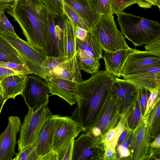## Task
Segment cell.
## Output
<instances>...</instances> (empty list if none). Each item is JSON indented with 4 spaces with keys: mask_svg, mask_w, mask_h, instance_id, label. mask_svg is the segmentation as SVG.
Wrapping results in <instances>:
<instances>
[{
    "mask_svg": "<svg viewBox=\"0 0 160 160\" xmlns=\"http://www.w3.org/2000/svg\"><path fill=\"white\" fill-rule=\"evenodd\" d=\"M160 66V57L146 51L138 50L128 57L121 76L123 77L152 67Z\"/></svg>",
    "mask_w": 160,
    "mask_h": 160,
    "instance_id": "cell-13",
    "label": "cell"
},
{
    "mask_svg": "<svg viewBox=\"0 0 160 160\" xmlns=\"http://www.w3.org/2000/svg\"><path fill=\"white\" fill-rule=\"evenodd\" d=\"M0 66L14 70L19 73L22 75H28L33 74L25 63L0 61Z\"/></svg>",
    "mask_w": 160,
    "mask_h": 160,
    "instance_id": "cell-36",
    "label": "cell"
},
{
    "mask_svg": "<svg viewBox=\"0 0 160 160\" xmlns=\"http://www.w3.org/2000/svg\"><path fill=\"white\" fill-rule=\"evenodd\" d=\"M4 12V11L0 10V32H7L16 34L14 31V27L6 16Z\"/></svg>",
    "mask_w": 160,
    "mask_h": 160,
    "instance_id": "cell-39",
    "label": "cell"
},
{
    "mask_svg": "<svg viewBox=\"0 0 160 160\" xmlns=\"http://www.w3.org/2000/svg\"><path fill=\"white\" fill-rule=\"evenodd\" d=\"M88 32L104 51L112 52L130 48L117 28L111 13L101 15Z\"/></svg>",
    "mask_w": 160,
    "mask_h": 160,
    "instance_id": "cell-4",
    "label": "cell"
},
{
    "mask_svg": "<svg viewBox=\"0 0 160 160\" xmlns=\"http://www.w3.org/2000/svg\"><path fill=\"white\" fill-rule=\"evenodd\" d=\"M6 101L4 100L0 101V114L2 107Z\"/></svg>",
    "mask_w": 160,
    "mask_h": 160,
    "instance_id": "cell-53",
    "label": "cell"
},
{
    "mask_svg": "<svg viewBox=\"0 0 160 160\" xmlns=\"http://www.w3.org/2000/svg\"><path fill=\"white\" fill-rule=\"evenodd\" d=\"M55 132L52 150L57 156L81 132L78 124L70 117L53 115Z\"/></svg>",
    "mask_w": 160,
    "mask_h": 160,
    "instance_id": "cell-7",
    "label": "cell"
},
{
    "mask_svg": "<svg viewBox=\"0 0 160 160\" xmlns=\"http://www.w3.org/2000/svg\"><path fill=\"white\" fill-rule=\"evenodd\" d=\"M66 15L55 17L48 13V31L42 51L46 56L64 57L63 27Z\"/></svg>",
    "mask_w": 160,
    "mask_h": 160,
    "instance_id": "cell-9",
    "label": "cell"
},
{
    "mask_svg": "<svg viewBox=\"0 0 160 160\" xmlns=\"http://www.w3.org/2000/svg\"><path fill=\"white\" fill-rule=\"evenodd\" d=\"M126 125L124 117L122 116L118 124L110 129L104 136L105 138L102 141L105 147H109L116 151L118 140L121 134L126 128Z\"/></svg>",
    "mask_w": 160,
    "mask_h": 160,
    "instance_id": "cell-26",
    "label": "cell"
},
{
    "mask_svg": "<svg viewBox=\"0 0 160 160\" xmlns=\"http://www.w3.org/2000/svg\"><path fill=\"white\" fill-rule=\"evenodd\" d=\"M42 79L35 74L27 76L22 95L28 108L37 109L48 105L49 90L47 83Z\"/></svg>",
    "mask_w": 160,
    "mask_h": 160,
    "instance_id": "cell-8",
    "label": "cell"
},
{
    "mask_svg": "<svg viewBox=\"0 0 160 160\" xmlns=\"http://www.w3.org/2000/svg\"><path fill=\"white\" fill-rule=\"evenodd\" d=\"M15 0H0V10L8 12L10 11Z\"/></svg>",
    "mask_w": 160,
    "mask_h": 160,
    "instance_id": "cell-45",
    "label": "cell"
},
{
    "mask_svg": "<svg viewBox=\"0 0 160 160\" xmlns=\"http://www.w3.org/2000/svg\"><path fill=\"white\" fill-rule=\"evenodd\" d=\"M153 3L154 6H157L158 8H160V0H151Z\"/></svg>",
    "mask_w": 160,
    "mask_h": 160,
    "instance_id": "cell-52",
    "label": "cell"
},
{
    "mask_svg": "<svg viewBox=\"0 0 160 160\" xmlns=\"http://www.w3.org/2000/svg\"><path fill=\"white\" fill-rule=\"evenodd\" d=\"M137 50L130 48L112 52L104 51L102 58L106 70L114 77H120L121 73L128 57Z\"/></svg>",
    "mask_w": 160,
    "mask_h": 160,
    "instance_id": "cell-19",
    "label": "cell"
},
{
    "mask_svg": "<svg viewBox=\"0 0 160 160\" xmlns=\"http://www.w3.org/2000/svg\"><path fill=\"white\" fill-rule=\"evenodd\" d=\"M117 15L121 32L135 47L160 39L159 22L123 12Z\"/></svg>",
    "mask_w": 160,
    "mask_h": 160,
    "instance_id": "cell-3",
    "label": "cell"
},
{
    "mask_svg": "<svg viewBox=\"0 0 160 160\" xmlns=\"http://www.w3.org/2000/svg\"><path fill=\"white\" fill-rule=\"evenodd\" d=\"M148 114L142 118L138 126V130L131 151L132 160H142L147 156L150 143L148 127Z\"/></svg>",
    "mask_w": 160,
    "mask_h": 160,
    "instance_id": "cell-14",
    "label": "cell"
},
{
    "mask_svg": "<svg viewBox=\"0 0 160 160\" xmlns=\"http://www.w3.org/2000/svg\"><path fill=\"white\" fill-rule=\"evenodd\" d=\"M63 4L64 14L71 19L75 25L86 30L88 32L86 24L80 16L70 6L63 1Z\"/></svg>",
    "mask_w": 160,
    "mask_h": 160,
    "instance_id": "cell-35",
    "label": "cell"
},
{
    "mask_svg": "<svg viewBox=\"0 0 160 160\" xmlns=\"http://www.w3.org/2000/svg\"><path fill=\"white\" fill-rule=\"evenodd\" d=\"M151 94L150 90L139 87L138 98L142 118L144 116L147 102Z\"/></svg>",
    "mask_w": 160,
    "mask_h": 160,
    "instance_id": "cell-38",
    "label": "cell"
},
{
    "mask_svg": "<svg viewBox=\"0 0 160 160\" xmlns=\"http://www.w3.org/2000/svg\"><path fill=\"white\" fill-rule=\"evenodd\" d=\"M76 50L82 70L92 74L99 71V60L92 57L81 49L78 48Z\"/></svg>",
    "mask_w": 160,
    "mask_h": 160,
    "instance_id": "cell-25",
    "label": "cell"
},
{
    "mask_svg": "<svg viewBox=\"0 0 160 160\" xmlns=\"http://www.w3.org/2000/svg\"><path fill=\"white\" fill-rule=\"evenodd\" d=\"M138 5L141 8H150L152 6H154L151 0H139Z\"/></svg>",
    "mask_w": 160,
    "mask_h": 160,
    "instance_id": "cell-50",
    "label": "cell"
},
{
    "mask_svg": "<svg viewBox=\"0 0 160 160\" xmlns=\"http://www.w3.org/2000/svg\"><path fill=\"white\" fill-rule=\"evenodd\" d=\"M127 127L131 131L140 124L142 118L138 96L124 116Z\"/></svg>",
    "mask_w": 160,
    "mask_h": 160,
    "instance_id": "cell-27",
    "label": "cell"
},
{
    "mask_svg": "<svg viewBox=\"0 0 160 160\" xmlns=\"http://www.w3.org/2000/svg\"><path fill=\"white\" fill-rule=\"evenodd\" d=\"M150 147L153 148H160V135H158L155 140L152 143H150Z\"/></svg>",
    "mask_w": 160,
    "mask_h": 160,
    "instance_id": "cell-51",
    "label": "cell"
},
{
    "mask_svg": "<svg viewBox=\"0 0 160 160\" xmlns=\"http://www.w3.org/2000/svg\"><path fill=\"white\" fill-rule=\"evenodd\" d=\"M12 160H38L35 143L17 153Z\"/></svg>",
    "mask_w": 160,
    "mask_h": 160,
    "instance_id": "cell-33",
    "label": "cell"
},
{
    "mask_svg": "<svg viewBox=\"0 0 160 160\" xmlns=\"http://www.w3.org/2000/svg\"><path fill=\"white\" fill-rule=\"evenodd\" d=\"M131 130L128 128H126L121 134L116 147L115 150L120 146L124 141L129 132Z\"/></svg>",
    "mask_w": 160,
    "mask_h": 160,
    "instance_id": "cell-47",
    "label": "cell"
},
{
    "mask_svg": "<svg viewBox=\"0 0 160 160\" xmlns=\"http://www.w3.org/2000/svg\"><path fill=\"white\" fill-rule=\"evenodd\" d=\"M104 157L108 160H113L116 159V152L111 148L108 147L105 148Z\"/></svg>",
    "mask_w": 160,
    "mask_h": 160,
    "instance_id": "cell-48",
    "label": "cell"
},
{
    "mask_svg": "<svg viewBox=\"0 0 160 160\" xmlns=\"http://www.w3.org/2000/svg\"><path fill=\"white\" fill-rule=\"evenodd\" d=\"M139 0H109L111 12L116 15L123 12L127 7L138 4Z\"/></svg>",
    "mask_w": 160,
    "mask_h": 160,
    "instance_id": "cell-34",
    "label": "cell"
},
{
    "mask_svg": "<svg viewBox=\"0 0 160 160\" xmlns=\"http://www.w3.org/2000/svg\"><path fill=\"white\" fill-rule=\"evenodd\" d=\"M139 87L124 79L115 77L111 93L116 102L119 114L124 116L138 98Z\"/></svg>",
    "mask_w": 160,
    "mask_h": 160,
    "instance_id": "cell-10",
    "label": "cell"
},
{
    "mask_svg": "<svg viewBox=\"0 0 160 160\" xmlns=\"http://www.w3.org/2000/svg\"><path fill=\"white\" fill-rule=\"evenodd\" d=\"M103 150L101 139L94 140L82 133L74 141L72 160L99 159L101 155L104 156Z\"/></svg>",
    "mask_w": 160,
    "mask_h": 160,
    "instance_id": "cell-11",
    "label": "cell"
},
{
    "mask_svg": "<svg viewBox=\"0 0 160 160\" xmlns=\"http://www.w3.org/2000/svg\"><path fill=\"white\" fill-rule=\"evenodd\" d=\"M75 26L76 38L81 40H84L88 35V32L78 26L76 25Z\"/></svg>",
    "mask_w": 160,
    "mask_h": 160,
    "instance_id": "cell-46",
    "label": "cell"
},
{
    "mask_svg": "<svg viewBox=\"0 0 160 160\" xmlns=\"http://www.w3.org/2000/svg\"><path fill=\"white\" fill-rule=\"evenodd\" d=\"M48 12L55 17L63 15V0H42Z\"/></svg>",
    "mask_w": 160,
    "mask_h": 160,
    "instance_id": "cell-31",
    "label": "cell"
},
{
    "mask_svg": "<svg viewBox=\"0 0 160 160\" xmlns=\"http://www.w3.org/2000/svg\"><path fill=\"white\" fill-rule=\"evenodd\" d=\"M123 78L137 86L151 91L160 87V66L140 71Z\"/></svg>",
    "mask_w": 160,
    "mask_h": 160,
    "instance_id": "cell-16",
    "label": "cell"
},
{
    "mask_svg": "<svg viewBox=\"0 0 160 160\" xmlns=\"http://www.w3.org/2000/svg\"><path fill=\"white\" fill-rule=\"evenodd\" d=\"M52 117L47 120L42 125L35 143L37 153L38 157V160L52 150L55 125Z\"/></svg>",
    "mask_w": 160,
    "mask_h": 160,
    "instance_id": "cell-20",
    "label": "cell"
},
{
    "mask_svg": "<svg viewBox=\"0 0 160 160\" xmlns=\"http://www.w3.org/2000/svg\"><path fill=\"white\" fill-rule=\"evenodd\" d=\"M146 51L160 57V39L145 45Z\"/></svg>",
    "mask_w": 160,
    "mask_h": 160,
    "instance_id": "cell-43",
    "label": "cell"
},
{
    "mask_svg": "<svg viewBox=\"0 0 160 160\" xmlns=\"http://www.w3.org/2000/svg\"><path fill=\"white\" fill-rule=\"evenodd\" d=\"M138 128V127L135 130L129 132L124 141L116 149L120 158H127L131 155V151L137 133Z\"/></svg>",
    "mask_w": 160,
    "mask_h": 160,
    "instance_id": "cell-29",
    "label": "cell"
},
{
    "mask_svg": "<svg viewBox=\"0 0 160 160\" xmlns=\"http://www.w3.org/2000/svg\"><path fill=\"white\" fill-rule=\"evenodd\" d=\"M0 61L26 64L24 60L22 58L8 54L1 51H0Z\"/></svg>",
    "mask_w": 160,
    "mask_h": 160,
    "instance_id": "cell-42",
    "label": "cell"
},
{
    "mask_svg": "<svg viewBox=\"0 0 160 160\" xmlns=\"http://www.w3.org/2000/svg\"><path fill=\"white\" fill-rule=\"evenodd\" d=\"M151 91V94L147 102L144 117L149 114L155 105L160 101V87Z\"/></svg>",
    "mask_w": 160,
    "mask_h": 160,
    "instance_id": "cell-37",
    "label": "cell"
},
{
    "mask_svg": "<svg viewBox=\"0 0 160 160\" xmlns=\"http://www.w3.org/2000/svg\"><path fill=\"white\" fill-rule=\"evenodd\" d=\"M21 125L19 117L11 116L8 118L7 126L0 135V160H12L16 155L17 136Z\"/></svg>",
    "mask_w": 160,
    "mask_h": 160,
    "instance_id": "cell-12",
    "label": "cell"
},
{
    "mask_svg": "<svg viewBox=\"0 0 160 160\" xmlns=\"http://www.w3.org/2000/svg\"><path fill=\"white\" fill-rule=\"evenodd\" d=\"M122 117L118 113L115 100L111 93L97 122L93 126L100 128L101 136L102 135V138L118 124Z\"/></svg>",
    "mask_w": 160,
    "mask_h": 160,
    "instance_id": "cell-17",
    "label": "cell"
},
{
    "mask_svg": "<svg viewBox=\"0 0 160 160\" xmlns=\"http://www.w3.org/2000/svg\"><path fill=\"white\" fill-rule=\"evenodd\" d=\"M115 79V77L103 70L76 83L77 105L70 118L78 124L82 132L96 123L111 95Z\"/></svg>",
    "mask_w": 160,
    "mask_h": 160,
    "instance_id": "cell-1",
    "label": "cell"
},
{
    "mask_svg": "<svg viewBox=\"0 0 160 160\" xmlns=\"http://www.w3.org/2000/svg\"><path fill=\"white\" fill-rule=\"evenodd\" d=\"M75 29L73 21L66 15L63 27L64 57L66 60L76 53Z\"/></svg>",
    "mask_w": 160,
    "mask_h": 160,
    "instance_id": "cell-23",
    "label": "cell"
},
{
    "mask_svg": "<svg viewBox=\"0 0 160 160\" xmlns=\"http://www.w3.org/2000/svg\"><path fill=\"white\" fill-rule=\"evenodd\" d=\"M27 75H13L8 77L0 82L4 99H14L22 95L24 88Z\"/></svg>",
    "mask_w": 160,
    "mask_h": 160,
    "instance_id": "cell-21",
    "label": "cell"
},
{
    "mask_svg": "<svg viewBox=\"0 0 160 160\" xmlns=\"http://www.w3.org/2000/svg\"><path fill=\"white\" fill-rule=\"evenodd\" d=\"M76 49L80 48L84 51L88 55L99 60L102 58L103 49L94 38L88 32L83 40L76 38Z\"/></svg>",
    "mask_w": 160,
    "mask_h": 160,
    "instance_id": "cell-24",
    "label": "cell"
},
{
    "mask_svg": "<svg viewBox=\"0 0 160 160\" xmlns=\"http://www.w3.org/2000/svg\"><path fill=\"white\" fill-rule=\"evenodd\" d=\"M0 33L23 58L33 74L43 79L41 66L46 56L42 51L34 48L17 34L5 32H0Z\"/></svg>",
    "mask_w": 160,
    "mask_h": 160,
    "instance_id": "cell-6",
    "label": "cell"
},
{
    "mask_svg": "<svg viewBox=\"0 0 160 160\" xmlns=\"http://www.w3.org/2000/svg\"><path fill=\"white\" fill-rule=\"evenodd\" d=\"M0 51L8 54L22 58L17 52L0 33Z\"/></svg>",
    "mask_w": 160,
    "mask_h": 160,
    "instance_id": "cell-40",
    "label": "cell"
},
{
    "mask_svg": "<svg viewBox=\"0 0 160 160\" xmlns=\"http://www.w3.org/2000/svg\"><path fill=\"white\" fill-rule=\"evenodd\" d=\"M38 160H57V154L53 150L40 158Z\"/></svg>",
    "mask_w": 160,
    "mask_h": 160,
    "instance_id": "cell-49",
    "label": "cell"
},
{
    "mask_svg": "<svg viewBox=\"0 0 160 160\" xmlns=\"http://www.w3.org/2000/svg\"><path fill=\"white\" fill-rule=\"evenodd\" d=\"M66 61L64 57H55L46 56L41 66V70L43 79H45L49 73L60 64Z\"/></svg>",
    "mask_w": 160,
    "mask_h": 160,
    "instance_id": "cell-30",
    "label": "cell"
},
{
    "mask_svg": "<svg viewBox=\"0 0 160 160\" xmlns=\"http://www.w3.org/2000/svg\"><path fill=\"white\" fill-rule=\"evenodd\" d=\"M7 13L17 22L31 45L42 51L48 31V12L42 0H15Z\"/></svg>",
    "mask_w": 160,
    "mask_h": 160,
    "instance_id": "cell-2",
    "label": "cell"
},
{
    "mask_svg": "<svg viewBox=\"0 0 160 160\" xmlns=\"http://www.w3.org/2000/svg\"><path fill=\"white\" fill-rule=\"evenodd\" d=\"M74 140H73L58 154L57 160H72Z\"/></svg>",
    "mask_w": 160,
    "mask_h": 160,
    "instance_id": "cell-41",
    "label": "cell"
},
{
    "mask_svg": "<svg viewBox=\"0 0 160 160\" xmlns=\"http://www.w3.org/2000/svg\"><path fill=\"white\" fill-rule=\"evenodd\" d=\"M80 16L88 30L95 24L101 15L92 9L87 0H63Z\"/></svg>",
    "mask_w": 160,
    "mask_h": 160,
    "instance_id": "cell-22",
    "label": "cell"
},
{
    "mask_svg": "<svg viewBox=\"0 0 160 160\" xmlns=\"http://www.w3.org/2000/svg\"><path fill=\"white\" fill-rule=\"evenodd\" d=\"M49 92L62 99L71 106L76 103L75 86L77 82L58 78L45 79Z\"/></svg>",
    "mask_w": 160,
    "mask_h": 160,
    "instance_id": "cell-18",
    "label": "cell"
},
{
    "mask_svg": "<svg viewBox=\"0 0 160 160\" xmlns=\"http://www.w3.org/2000/svg\"><path fill=\"white\" fill-rule=\"evenodd\" d=\"M16 75H22L14 70L0 66V82L8 77Z\"/></svg>",
    "mask_w": 160,
    "mask_h": 160,
    "instance_id": "cell-44",
    "label": "cell"
},
{
    "mask_svg": "<svg viewBox=\"0 0 160 160\" xmlns=\"http://www.w3.org/2000/svg\"><path fill=\"white\" fill-rule=\"evenodd\" d=\"M87 0L95 13L101 15L111 13L109 0Z\"/></svg>",
    "mask_w": 160,
    "mask_h": 160,
    "instance_id": "cell-32",
    "label": "cell"
},
{
    "mask_svg": "<svg viewBox=\"0 0 160 160\" xmlns=\"http://www.w3.org/2000/svg\"><path fill=\"white\" fill-rule=\"evenodd\" d=\"M2 100H4L3 95V93H2V90L1 85V83L0 82V101Z\"/></svg>",
    "mask_w": 160,
    "mask_h": 160,
    "instance_id": "cell-54",
    "label": "cell"
},
{
    "mask_svg": "<svg viewBox=\"0 0 160 160\" xmlns=\"http://www.w3.org/2000/svg\"><path fill=\"white\" fill-rule=\"evenodd\" d=\"M82 70L76 53L71 58L64 61L51 71L45 79L58 78L78 82L82 80Z\"/></svg>",
    "mask_w": 160,
    "mask_h": 160,
    "instance_id": "cell-15",
    "label": "cell"
},
{
    "mask_svg": "<svg viewBox=\"0 0 160 160\" xmlns=\"http://www.w3.org/2000/svg\"><path fill=\"white\" fill-rule=\"evenodd\" d=\"M53 115L48 105L37 109L28 108L22 124L17 142L18 151L36 143L42 125Z\"/></svg>",
    "mask_w": 160,
    "mask_h": 160,
    "instance_id": "cell-5",
    "label": "cell"
},
{
    "mask_svg": "<svg viewBox=\"0 0 160 160\" xmlns=\"http://www.w3.org/2000/svg\"><path fill=\"white\" fill-rule=\"evenodd\" d=\"M160 103L159 101L148 114V127L151 137H156L160 134Z\"/></svg>",
    "mask_w": 160,
    "mask_h": 160,
    "instance_id": "cell-28",
    "label": "cell"
}]
</instances>
